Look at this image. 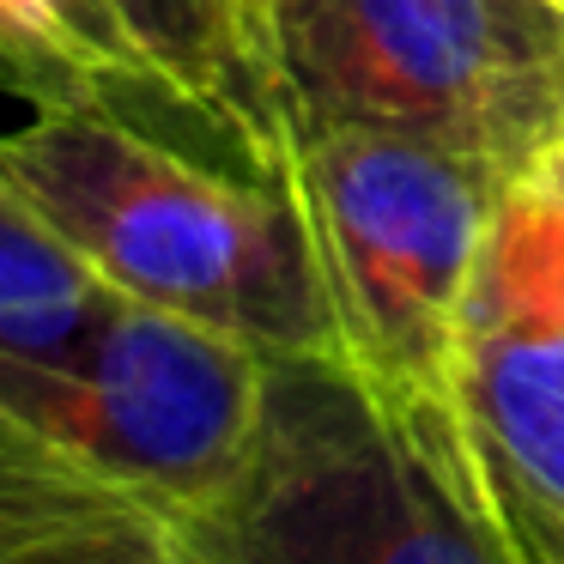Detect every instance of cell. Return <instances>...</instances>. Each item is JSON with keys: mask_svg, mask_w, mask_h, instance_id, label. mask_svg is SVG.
I'll return each mask as SVG.
<instances>
[{"mask_svg": "<svg viewBox=\"0 0 564 564\" xmlns=\"http://www.w3.org/2000/svg\"><path fill=\"white\" fill-rule=\"evenodd\" d=\"M273 104L516 183L564 152V7L552 0H256Z\"/></svg>", "mask_w": 564, "mask_h": 564, "instance_id": "3957f363", "label": "cell"}, {"mask_svg": "<svg viewBox=\"0 0 564 564\" xmlns=\"http://www.w3.org/2000/svg\"><path fill=\"white\" fill-rule=\"evenodd\" d=\"M280 176L304 213L340 358L382 389L449 394L486 219L510 183L352 122H280Z\"/></svg>", "mask_w": 564, "mask_h": 564, "instance_id": "277c9868", "label": "cell"}, {"mask_svg": "<svg viewBox=\"0 0 564 564\" xmlns=\"http://www.w3.org/2000/svg\"><path fill=\"white\" fill-rule=\"evenodd\" d=\"M474 449H479V491H486V510H491V522H498L510 558L516 564H564V510H552V503L540 498L522 474H510L479 437H474Z\"/></svg>", "mask_w": 564, "mask_h": 564, "instance_id": "7c38bea8", "label": "cell"}, {"mask_svg": "<svg viewBox=\"0 0 564 564\" xmlns=\"http://www.w3.org/2000/svg\"><path fill=\"white\" fill-rule=\"evenodd\" d=\"M261 389L268 352L122 292L55 346H0V419L164 510L237 467Z\"/></svg>", "mask_w": 564, "mask_h": 564, "instance_id": "5b68a950", "label": "cell"}, {"mask_svg": "<svg viewBox=\"0 0 564 564\" xmlns=\"http://www.w3.org/2000/svg\"><path fill=\"white\" fill-rule=\"evenodd\" d=\"M122 7L176 79V91L200 116H213L261 171H280V104L243 31L213 0H122Z\"/></svg>", "mask_w": 564, "mask_h": 564, "instance_id": "30bf717a", "label": "cell"}, {"mask_svg": "<svg viewBox=\"0 0 564 564\" xmlns=\"http://www.w3.org/2000/svg\"><path fill=\"white\" fill-rule=\"evenodd\" d=\"M462 328H522L564 340V152L498 195Z\"/></svg>", "mask_w": 564, "mask_h": 564, "instance_id": "9c48e42d", "label": "cell"}, {"mask_svg": "<svg viewBox=\"0 0 564 564\" xmlns=\"http://www.w3.org/2000/svg\"><path fill=\"white\" fill-rule=\"evenodd\" d=\"M213 7H219V13L231 19L237 31H243V43L256 50V62H261V43H256V0H213ZM261 74H268V67H261Z\"/></svg>", "mask_w": 564, "mask_h": 564, "instance_id": "4fadbf2b", "label": "cell"}, {"mask_svg": "<svg viewBox=\"0 0 564 564\" xmlns=\"http://www.w3.org/2000/svg\"><path fill=\"white\" fill-rule=\"evenodd\" d=\"M0 176L122 297L256 352L340 358L304 213L280 171H219L116 104H55L0 134Z\"/></svg>", "mask_w": 564, "mask_h": 564, "instance_id": "7a4b0ae2", "label": "cell"}, {"mask_svg": "<svg viewBox=\"0 0 564 564\" xmlns=\"http://www.w3.org/2000/svg\"><path fill=\"white\" fill-rule=\"evenodd\" d=\"M0 74L25 91L31 110H55V104H116L128 116L164 110L176 122L225 134L213 116H200L176 91V79L164 74L152 43L134 31L122 0H0ZM140 122H152V116H140Z\"/></svg>", "mask_w": 564, "mask_h": 564, "instance_id": "8992f818", "label": "cell"}, {"mask_svg": "<svg viewBox=\"0 0 564 564\" xmlns=\"http://www.w3.org/2000/svg\"><path fill=\"white\" fill-rule=\"evenodd\" d=\"M116 297L110 280L0 176V346H55Z\"/></svg>", "mask_w": 564, "mask_h": 564, "instance_id": "8fae6325", "label": "cell"}, {"mask_svg": "<svg viewBox=\"0 0 564 564\" xmlns=\"http://www.w3.org/2000/svg\"><path fill=\"white\" fill-rule=\"evenodd\" d=\"M449 394L474 437L564 510V340L522 328H462Z\"/></svg>", "mask_w": 564, "mask_h": 564, "instance_id": "ba28073f", "label": "cell"}, {"mask_svg": "<svg viewBox=\"0 0 564 564\" xmlns=\"http://www.w3.org/2000/svg\"><path fill=\"white\" fill-rule=\"evenodd\" d=\"M164 522L176 564H516L455 394L382 389L328 352L268 358L237 467Z\"/></svg>", "mask_w": 564, "mask_h": 564, "instance_id": "6da1fadb", "label": "cell"}, {"mask_svg": "<svg viewBox=\"0 0 564 564\" xmlns=\"http://www.w3.org/2000/svg\"><path fill=\"white\" fill-rule=\"evenodd\" d=\"M552 7H564V0H552Z\"/></svg>", "mask_w": 564, "mask_h": 564, "instance_id": "5bb4252c", "label": "cell"}, {"mask_svg": "<svg viewBox=\"0 0 564 564\" xmlns=\"http://www.w3.org/2000/svg\"><path fill=\"white\" fill-rule=\"evenodd\" d=\"M0 564H176L164 503L0 419Z\"/></svg>", "mask_w": 564, "mask_h": 564, "instance_id": "52a82bcc", "label": "cell"}]
</instances>
